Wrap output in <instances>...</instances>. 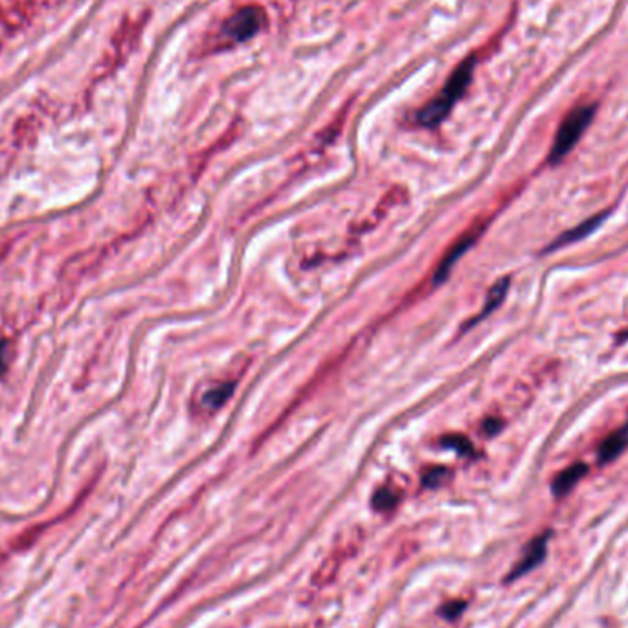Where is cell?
<instances>
[{
	"label": "cell",
	"mask_w": 628,
	"mask_h": 628,
	"mask_svg": "<svg viewBox=\"0 0 628 628\" xmlns=\"http://www.w3.org/2000/svg\"><path fill=\"white\" fill-rule=\"evenodd\" d=\"M474 65H476L474 55L467 57L463 62H459L456 70L450 74L448 81L445 83L441 92L437 94L432 101L426 103L417 112L419 125H423V127H436V125H439L448 116L452 107H454L459 99L463 98V94L467 92L468 85L473 81Z\"/></svg>",
	"instance_id": "6da1fadb"
},
{
	"label": "cell",
	"mask_w": 628,
	"mask_h": 628,
	"mask_svg": "<svg viewBox=\"0 0 628 628\" xmlns=\"http://www.w3.org/2000/svg\"><path fill=\"white\" fill-rule=\"evenodd\" d=\"M595 109H597L595 105H580V107L573 109L562 120L561 127L555 134V140H553L551 151H549V162L551 164L561 162L577 145L584 131L588 129L590 123H592L593 116H595Z\"/></svg>",
	"instance_id": "7a4b0ae2"
},
{
	"label": "cell",
	"mask_w": 628,
	"mask_h": 628,
	"mask_svg": "<svg viewBox=\"0 0 628 628\" xmlns=\"http://www.w3.org/2000/svg\"><path fill=\"white\" fill-rule=\"evenodd\" d=\"M265 24V11L258 6H246L228 18L223 30L230 39L245 43L261 31Z\"/></svg>",
	"instance_id": "3957f363"
},
{
	"label": "cell",
	"mask_w": 628,
	"mask_h": 628,
	"mask_svg": "<svg viewBox=\"0 0 628 628\" xmlns=\"http://www.w3.org/2000/svg\"><path fill=\"white\" fill-rule=\"evenodd\" d=\"M548 539H549V533H546V535H542V536H536V539L533 540L529 546H527L526 551H524V557L520 558V562H518L517 566L512 568L511 575H509V580L518 579V577H522L524 573L531 571L535 566H539L540 562L544 561V557H546Z\"/></svg>",
	"instance_id": "277c9868"
},
{
	"label": "cell",
	"mask_w": 628,
	"mask_h": 628,
	"mask_svg": "<svg viewBox=\"0 0 628 628\" xmlns=\"http://www.w3.org/2000/svg\"><path fill=\"white\" fill-rule=\"evenodd\" d=\"M606 217H608V211H602V214L593 215V217H590L588 221H584V223H580L579 226H575L573 230H570V232L562 233L561 237H557V239L553 241L551 245H549L548 250L562 248V246L571 245V243H577V241L584 239L586 236H590L592 232H595V230L601 226V223L605 221Z\"/></svg>",
	"instance_id": "5b68a950"
},
{
	"label": "cell",
	"mask_w": 628,
	"mask_h": 628,
	"mask_svg": "<svg viewBox=\"0 0 628 628\" xmlns=\"http://www.w3.org/2000/svg\"><path fill=\"white\" fill-rule=\"evenodd\" d=\"M483 228H485V226L473 228L470 232L465 233V236L461 237V239H459L454 246H452V250H450L448 254H446V258L443 259V263L439 265V270H437L436 281H441L443 277L448 276L450 267H452V265H454L456 261H458V259L461 258V255H463L465 252H467V250L474 245V241H476L478 237H480V233L483 232Z\"/></svg>",
	"instance_id": "8992f818"
},
{
	"label": "cell",
	"mask_w": 628,
	"mask_h": 628,
	"mask_svg": "<svg viewBox=\"0 0 628 628\" xmlns=\"http://www.w3.org/2000/svg\"><path fill=\"white\" fill-rule=\"evenodd\" d=\"M586 473H588V465L580 463V461L579 463L570 465L568 468H564V470H562L561 474H557V478L553 480L551 483L553 495L558 496V498L568 495V492H570V490L573 489L584 476H586Z\"/></svg>",
	"instance_id": "52a82bcc"
},
{
	"label": "cell",
	"mask_w": 628,
	"mask_h": 628,
	"mask_svg": "<svg viewBox=\"0 0 628 628\" xmlns=\"http://www.w3.org/2000/svg\"><path fill=\"white\" fill-rule=\"evenodd\" d=\"M627 445H628V423L602 441V445L599 446V463H610L612 459L617 458V456L627 448Z\"/></svg>",
	"instance_id": "ba28073f"
},
{
	"label": "cell",
	"mask_w": 628,
	"mask_h": 628,
	"mask_svg": "<svg viewBox=\"0 0 628 628\" xmlns=\"http://www.w3.org/2000/svg\"><path fill=\"white\" fill-rule=\"evenodd\" d=\"M233 392V384H221V386H215V388L208 390V392L202 395V404L208 408V410H217L219 406H223L224 402L230 399Z\"/></svg>",
	"instance_id": "9c48e42d"
},
{
	"label": "cell",
	"mask_w": 628,
	"mask_h": 628,
	"mask_svg": "<svg viewBox=\"0 0 628 628\" xmlns=\"http://www.w3.org/2000/svg\"><path fill=\"white\" fill-rule=\"evenodd\" d=\"M507 289H509V277H504V280L496 281L495 285H492V289L489 290V294H487L485 307H483V311H481L480 318H485L487 314H490V312L498 307L500 303H502V299L505 298V294H507ZM480 318H478V320H480Z\"/></svg>",
	"instance_id": "30bf717a"
},
{
	"label": "cell",
	"mask_w": 628,
	"mask_h": 628,
	"mask_svg": "<svg viewBox=\"0 0 628 628\" xmlns=\"http://www.w3.org/2000/svg\"><path fill=\"white\" fill-rule=\"evenodd\" d=\"M397 502H399V495H397V492H393L392 489H380V490H377L373 496V505H375V509H379V511L392 509Z\"/></svg>",
	"instance_id": "8fae6325"
},
{
	"label": "cell",
	"mask_w": 628,
	"mask_h": 628,
	"mask_svg": "<svg viewBox=\"0 0 628 628\" xmlns=\"http://www.w3.org/2000/svg\"><path fill=\"white\" fill-rule=\"evenodd\" d=\"M443 445H445L446 448L458 450L459 454H470V452H473V445H470V443H468L467 439L461 436L445 437V439H443Z\"/></svg>",
	"instance_id": "7c38bea8"
},
{
	"label": "cell",
	"mask_w": 628,
	"mask_h": 628,
	"mask_svg": "<svg viewBox=\"0 0 628 628\" xmlns=\"http://www.w3.org/2000/svg\"><path fill=\"white\" fill-rule=\"evenodd\" d=\"M463 610H465V602H459V601L448 602V605H445L441 608V615L443 617H446V619H456V617H458V615L461 614Z\"/></svg>",
	"instance_id": "4fadbf2b"
},
{
	"label": "cell",
	"mask_w": 628,
	"mask_h": 628,
	"mask_svg": "<svg viewBox=\"0 0 628 628\" xmlns=\"http://www.w3.org/2000/svg\"><path fill=\"white\" fill-rule=\"evenodd\" d=\"M9 355H11V348H9V343L6 340L0 342V377L6 373L8 370V364H9Z\"/></svg>",
	"instance_id": "5bb4252c"
},
{
	"label": "cell",
	"mask_w": 628,
	"mask_h": 628,
	"mask_svg": "<svg viewBox=\"0 0 628 628\" xmlns=\"http://www.w3.org/2000/svg\"><path fill=\"white\" fill-rule=\"evenodd\" d=\"M445 478H446L445 468H436V470H432V473L424 478V481H426V485H437V483L441 480H445Z\"/></svg>",
	"instance_id": "9a60e30c"
}]
</instances>
